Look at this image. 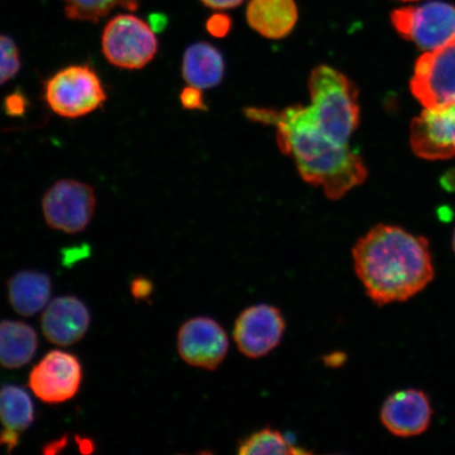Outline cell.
Returning <instances> with one entry per match:
<instances>
[{"instance_id": "44dd1931", "label": "cell", "mask_w": 455, "mask_h": 455, "mask_svg": "<svg viewBox=\"0 0 455 455\" xmlns=\"http://www.w3.org/2000/svg\"><path fill=\"white\" fill-rule=\"evenodd\" d=\"M67 19L76 21L99 22L116 7L136 11L140 0H62Z\"/></svg>"}, {"instance_id": "8992f818", "label": "cell", "mask_w": 455, "mask_h": 455, "mask_svg": "<svg viewBox=\"0 0 455 455\" xmlns=\"http://www.w3.org/2000/svg\"><path fill=\"white\" fill-rule=\"evenodd\" d=\"M391 22L407 41L429 52L455 41V7L443 2L395 10Z\"/></svg>"}, {"instance_id": "9c48e42d", "label": "cell", "mask_w": 455, "mask_h": 455, "mask_svg": "<svg viewBox=\"0 0 455 455\" xmlns=\"http://www.w3.org/2000/svg\"><path fill=\"white\" fill-rule=\"evenodd\" d=\"M83 382V368L69 352L53 350L34 366L28 375V387L39 400L60 403L78 394Z\"/></svg>"}, {"instance_id": "52a82bcc", "label": "cell", "mask_w": 455, "mask_h": 455, "mask_svg": "<svg viewBox=\"0 0 455 455\" xmlns=\"http://www.w3.org/2000/svg\"><path fill=\"white\" fill-rule=\"evenodd\" d=\"M96 203L94 188L84 181L57 180L43 196L45 223L54 230L76 235L93 220Z\"/></svg>"}, {"instance_id": "d4e9b609", "label": "cell", "mask_w": 455, "mask_h": 455, "mask_svg": "<svg viewBox=\"0 0 455 455\" xmlns=\"http://www.w3.org/2000/svg\"><path fill=\"white\" fill-rule=\"evenodd\" d=\"M207 30L214 37L223 38L230 33L232 20L226 14H214L207 21Z\"/></svg>"}, {"instance_id": "ba28073f", "label": "cell", "mask_w": 455, "mask_h": 455, "mask_svg": "<svg viewBox=\"0 0 455 455\" xmlns=\"http://www.w3.org/2000/svg\"><path fill=\"white\" fill-rule=\"evenodd\" d=\"M411 88L426 109L455 101V41L419 57Z\"/></svg>"}, {"instance_id": "cb8c5ba5", "label": "cell", "mask_w": 455, "mask_h": 455, "mask_svg": "<svg viewBox=\"0 0 455 455\" xmlns=\"http://www.w3.org/2000/svg\"><path fill=\"white\" fill-rule=\"evenodd\" d=\"M180 104L186 110H207L202 89L188 85L180 95Z\"/></svg>"}, {"instance_id": "7c38bea8", "label": "cell", "mask_w": 455, "mask_h": 455, "mask_svg": "<svg viewBox=\"0 0 455 455\" xmlns=\"http://www.w3.org/2000/svg\"><path fill=\"white\" fill-rule=\"evenodd\" d=\"M412 150L420 158L443 161L455 156V101L420 113L411 124Z\"/></svg>"}, {"instance_id": "83f0119b", "label": "cell", "mask_w": 455, "mask_h": 455, "mask_svg": "<svg viewBox=\"0 0 455 455\" xmlns=\"http://www.w3.org/2000/svg\"><path fill=\"white\" fill-rule=\"evenodd\" d=\"M452 247H453V251L455 253V230L453 232V236H452Z\"/></svg>"}, {"instance_id": "484cf974", "label": "cell", "mask_w": 455, "mask_h": 455, "mask_svg": "<svg viewBox=\"0 0 455 455\" xmlns=\"http://www.w3.org/2000/svg\"><path fill=\"white\" fill-rule=\"evenodd\" d=\"M207 7L215 10H226L238 7L243 0H201Z\"/></svg>"}, {"instance_id": "e0dca14e", "label": "cell", "mask_w": 455, "mask_h": 455, "mask_svg": "<svg viewBox=\"0 0 455 455\" xmlns=\"http://www.w3.org/2000/svg\"><path fill=\"white\" fill-rule=\"evenodd\" d=\"M9 301L22 316H33L50 303L52 283L44 272L22 270L8 282Z\"/></svg>"}, {"instance_id": "3957f363", "label": "cell", "mask_w": 455, "mask_h": 455, "mask_svg": "<svg viewBox=\"0 0 455 455\" xmlns=\"http://www.w3.org/2000/svg\"><path fill=\"white\" fill-rule=\"evenodd\" d=\"M310 110L322 132L340 145H348L360 124L358 90L344 73L321 65L308 81Z\"/></svg>"}, {"instance_id": "ffe728a7", "label": "cell", "mask_w": 455, "mask_h": 455, "mask_svg": "<svg viewBox=\"0 0 455 455\" xmlns=\"http://www.w3.org/2000/svg\"><path fill=\"white\" fill-rule=\"evenodd\" d=\"M305 449L294 446L281 431L270 427L254 432L240 443L238 454H308Z\"/></svg>"}, {"instance_id": "4fadbf2b", "label": "cell", "mask_w": 455, "mask_h": 455, "mask_svg": "<svg viewBox=\"0 0 455 455\" xmlns=\"http://www.w3.org/2000/svg\"><path fill=\"white\" fill-rule=\"evenodd\" d=\"M432 414L434 411L425 392L408 389L387 398L380 411V420L392 435L411 437L429 428Z\"/></svg>"}, {"instance_id": "6da1fadb", "label": "cell", "mask_w": 455, "mask_h": 455, "mask_svg": "<svg viewBox=\"0 0 455 455\" xmlns=\"http://www.w3.org/2000/svg\"><path fill=\"white\" fill-rule=\"evenodd\" d=\"M248 118L277 129V144L292 156L307 183L322 187L330 199H339L367 179L363 158L348 145L335 142L318 128L310 107L293 106L282 112L248 109Z\"/></svg>"}, {"instance_id": "603a6c76", "label": "cell", "mask_w": 455, "mask_h": 455, "mask_svg": "<svg viewBox=\"0 0 455 455\" xmlns=\"http://www.w3.org/2000/svg\"><path fill=\"white\" fill-rule=\"evenodd\" d=\"M28 100L27 96L15 91L7 96L4 100V110L8 116L11 117H20L24 116L28 110Z\"/></svg>"}, {"instance_id": "ac0fdd59", "label": "cell", "mask_w": 455, "mask_h": 455, "mask_svg": "<svg viewBox=\"0 0 455 455\" xmlns=\"http://www.w3.org/2000/svg\"><path fill=\"white\" fill-rule=\"evenodd\" d=\"M181 74L186 83L193 87L202 90L216 87L224 78V57L212 44H193L184 54Z\"/></svg>"}, {"instance_id": "5bb4252c", "label": "cell", "mask_w": 455, "mask_h": 455, "mask_svg": "<svg viewBox=\"0 0 455 455\" xmlns=\"http://www.w3.org/2000/svg\"><path fill=\"white\" fill-rule=\"evenodd\" d=\"M90 311L83 300L67 295L51 300L42 316L44 338L57 346H71L88 332Z\"/></svg>"}, {"instance_id": "8fae6325", "label": "cell", "mask_w": 455, "mask_h": 455, "mask_svg": "<svg viewBox=\"0 0 455 455\" xmlns=\"http://www.w3.org/2000/svg\"><path fill=\"white\" fill-rule=\"evenodd\" d=\"M284 327L282 312L275 307L255 305L237 317L233 338L243 355L263 357L280 345Z\"/></svg>"}, {"instance_id": "4316f807", "label": "cell", "mask_w": 455, "mask_h": 455, "mask_svg": "<svg viewBox=\"0 0 455 455\" xmlns=\"http://www.w3.org/2000/svg\"><path fill=\"white\" fill-rule=\"evenodd\" d=\"M152 284L146 280H136L132 284L134 297L144 299L151 293Z\"/></svg>"}, {"instance_id": "7a4b0ae2", "label": "cell", "mask_w": 455, "mask_h": 455, "mask_svg": "<svg viewBox=\"0 0 455 455\" xmlns=\"http://www.w3.org/2000/svg\"><path fill=\"white\" fill-rule=\"evenodd\" d=\"M356 275L379 306L401 303L435 278L429 242L400 227L378 225L352 250Z\"/></svg>"}, {"instance_id": "9a60e30c", "label": "cell", "mask_w": 455, "mask_h": 455, "mask_svg": "<svg viewBox=\"0 0 455 455\" xmlns=\"http://www.w3.org/2000/svg\"><path fill=\"white\" fill-rule=\"evenodd\" d=\"M247 21L261 36L281 39L293 31L299 19L294 0H250Z\"/></svg>"}, {"instance_id": "f1b7e54d", "label": "cell", "mask_w": 455, "mask_h": 455, "mask_svg": "<svg viewBox=\"0 0 455 455\" xmlns=\"http://www.w3.org/2000/svg\"><path fill=\"white\" fill-rule=\"evenodd\" d=\"M403 2H415V0H403Z\"/></svg>"}, {"instance_id": "7402d4cb", "label": "cell", "mask_w": 455, "mask_h": 455, "mask_svg": "<svg viewBox=\"0 0 455 455\" xmlns=\"http://www.w3.org/2000/svg\"><path fill=\"white\" fill-rule=\"evenodd\" d=\"M21 69V57L16 43L8 36L0 34V85L13 79Z\"/></svg>"}, {"instance_id": "277c9868", "label": "cell", "mask_w": 455, "mask_h": 455, "mask_svg": "<svg viewBox=\"0 0 455 455\" xmlns=\"http://www.w3.org/2000/svg\"><path fill=\"white\" fill-rule=\"evenodd\" d=\"M43 100L56 116L76 119L100 109L108 96L94 68L77 64L64 67L45 79Z\"/></svg>"}, {"instance_id": "2e32d148", "label": "cell", "mask_w": 455, "mask_h": 455, "mask_svg": "<svg viewBox=\"0 0 455 455\" xmlns=\"http://www.w3.org/2000/svg\"><path fill=\"white\" fill-rule=\"evenodd\" d=\"M34 417L36 411L27 391L19 386H4L0 389V423L4 427L0 446L8 451L16 447L20 435L33 424Z\"/></svg>"}, {"instance_id": "d6986e66", "label": "cell", "mask_w": 455, "mask_h": 455, "mask_svg": "<svg viewBox=\"0 0 455 455\" xmlns=\"http://www.w3.org/2000/svg\"><path fill=\"white\" fill-rule=\"evenodd\" d=\"M38 348V338L24 322H0V365L16 369L32 361Z\"/></svg>"}, {"instance_id": "5b68a950", "label": "cell", "mask_w": 455, "mask_h": 455, "mask_svg": "<svg viewBox=\"0 0 455 455\" xmlns=\"http://www.w3.org/2000/svg\"><path fill=\"white\" fill-rule=\"evenodd\" d=\"M101 52L118 69L140 70L155 60L158 41L148 22L132 14H118L102 31Z\"/></svg>"}, {"instance_id": "30bf717a", "label": "cell", "mask_w": 455, "mask_h": 455, "mask_svg": "<svg viewBox=\"0 0 455 455\" xmlns=\"http://www.w3.org/2000/svg\"><path fill=\"white\" fill-rule=\"evenodd\" d=\"M228 349L225 330L213 318H191L179 330L178 350L188 365L214 370L224 362Z\"/></svg>"}]
</instances>
